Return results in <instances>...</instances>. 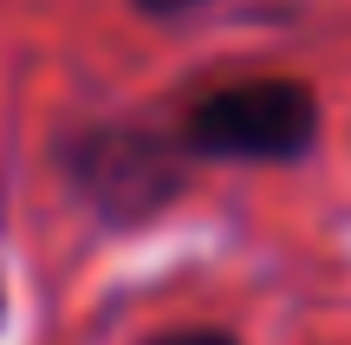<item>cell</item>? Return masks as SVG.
I'll return each mask as SVG.
<instances>
[{
    "mask_svg": "<svg viewBox=\"0 0 351 345\" xmlns=\"http://www.w3.org/2000/svg\"><path fill=\"white\" fill-rule=\"evenodd\" d=\"M0 320H7V294H0Z\"/></svg>",
    "mask_w": 351,
    "mask_h": 345,
    "instance_id": "obj_5",
    "label": "cell"
},
{
    "mask_svg": "<svg viewBox=\"0 0 351 345\" xmlns=\"http://www.w3.org/2000/svg\"><path fill=\"white\" fill-rule=\"evenodd\" d=\"M156 345H234V339H228V333H169Z\"/></svg>",
    "mask_w": 351,
    "mask_h": 345,
    "instance_id": "obj_4",
    "label": "cell"
},
{
    "mask_svg": "<svg viewBox=\"0 0 351 345\" xmlns=\"http://www.w3.org/2000/svg\"><path fill=\"white\" fill-rule=\"evenodd\" d=\"M182 143L150 137L137 124H91L65 143V176L98 215L150 222L163 202L182 195Z\"/></svg>",
    "mask_w": 351,
    "mask_h": 345,
    "instance_id": "obj_2",
    "label": "cell"
},
{
    "mask_svg": "<svg viewBox=\"0 0 351 345\" xmlns=\"http://www.w3.org/2000/svg\"><path fill=\"white\" fill-rule=\"evenodd\" d=\"M182 143L202 163H300L319 143V91L306 78H234L182 111Z\"/></svg>",
    "mask_w": 351,
    "mask_h": 345,
    "instance_id": "obj_1",
    "label": "cell"
},
{
    "mask_svg": "<svg viewBox=\"0 0 351 345\" xmlns=\"http://www.w3.org/2000/svg\"><path fill=\"white\" fill-rule=\"evenodd\" d=\"M137 13H150V20H176V13H195V7H208V0H130Z\"/></svg>",
    "mask_w": 351,
    "mask_h": 345,
    "instance_id": "obj_3",
    "label": "cell"
}]
</instances>
